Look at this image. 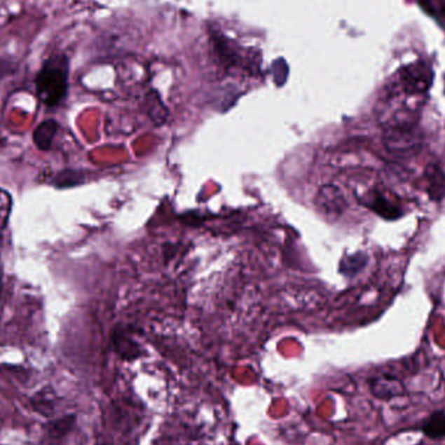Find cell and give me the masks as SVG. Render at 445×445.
Segmentation results:
<instances>
[{"mask_svg":"<svg viewBox=\"0 0 445 445\" xmlns=\"http://www.w3.org/2000/svg\"><path fill=\"white\" fill-rule=\"evenodd\" d=\"M69 59L64 54H54L46 59L34 80L38 100L46 107H57L68 94Z\"/></svg>","mask_w":445,"mask_h":445,"instance_id":"cell-1","label":"cell"},{"mask_svg":"<svg viewBox=\"0 0 445 445\" xmlns=\"http://www.w3.org/2000/svg\"><path fill=\"white\" fill-rule=\"evenodd\" d=\"M383 142L387 150L396 156H411L422 147V135L410 124H399L385 130Z\"/></svg>","mask_w":445,"mask_h":445,"instance_id":"cell-2","label":"cell"},{"mask_svg":"<svg viewBox=\"0 0 445 445\" xmlns=\"http://www.w3.org/2000/svg\"><path fill=\"white\" fill-rule=\"evenodd\" d=\"M434 81L432 68L425 62L408 64L400 71V82L406 94H425Z\"/></svg>","mask_w":445,"mask_h":445,"instance_id":"cell-3","label":"cell"},{"mask_svg":"<svg viewBox=\"0 0 445 445\" xmlns=\"http://www.w3.org/2000/svg\"><path fill=\"white\" fill-rule=\"evenodd\" d=\"M361 203L367 209L371 210L378 217L388 221L399 220L405 215V211L401 207L400 203L390 200L381 191H370L367 197L361 198Z\"/></svg>","mask_w":445,"mask_h":445,"instance_id":"cell-4","label":"cell"},{"mask_svg":"<svg viewBox=\"0 0 445 445\" xmlns=\"http://www.w3.org/2000/svg\"><path fill=\"white\" fill-rule=\"evenodd\" d=\"M369 385H370L371 393L379 400H392L395 397H401L406 393L404 383L401 382L399 378L390 374H382V375L374 376L373 379H370Z\"/></svg>","mask_w":445,"mask_h":445,"instance_id":"cell-5","label":"cell"},{"mask_svg":"<svg viewBox=\"0 0 445 445\" xmlns=\"http://www.w3.org/2000/svg\"><path fill=\"white\" fill-rule=\"evenodd\" d=\"M426 193L430 200L440 202L445 197V172L437 163H430L425 170Z\"/></svg>","mask_w":445,"mask_h":445,"instance_id":"cell-6","label":"cell"},{"mask_svg":"<svg viewBox=\"0 0 445 445\" xmlns=\"http://www.w3.org/2000/svg\"><path fill=\"white\" fill-rule=\"evenodd\" d=\"M59 130V123L55 118L43 120L36 125L33 132V142L39 151H48L53 146L56 133Z\"/></svg>","mask_w":445,"mask_h":445,"instance_id":"cell-7","label":"cell"},{"mask_svg":"<svg viewBox=\"0 0 445 445\" xmlns=\"http://www.w3.org/2000/svg\"><path fill=\"white\" fill-rule=\"evenodd\" d=\"M211 41H212L215 55L218 56L220 63L224 64L226 67H232L238 63V53L231 39H228L227 36L220 33L212 32Z\"/></svg>","mask_w":445,"mask_h":445,"instance_id":"cell-8","label":"cell"},{"mask_svg":"<svg viewBox=\"0 0 445 445\" xmlns=\"http://www.w3.org/2000/svg\"><path fill=\"white\" fill-rule=\"evenodd\" d=\"M76 425V416L67 414L63 417L50 419L45 425L46 437L50 440H60L62 437H67Z\"/></svg>","mask_w":445,"mask_h":445,"instance_id":"cell-9","label":"cell"},{"mask_svg":"<svg viewBox=\"0 0 445 445\" xmlns=\"http://www.w3.org/2000/svg\"><path fill=\"white\" fill-rule=\"evenodd\" d=\"M112 345L115 348V352L125 360H133L138 355V346L123 327H116L112 332Z\"/></svg>","mask_w":445,"mask_h":445,"instance_id":"cell-10","label":"cell"},{"mask_svg":"<svg viewBox=\"0 0 445 445\" xmlns=\"http://www.w3.org/2000/svg\"><path fill=\"white\" fill-rule=\"evenodd\" d=\"M422 432L432 440L445 437V411L435 410L422 425Z\"/></svg>","mask_w":445,"mask_h":445,"instance_id":"cell-11","label":"cell"},{"mask_svg":"<svg viewBox=\"0 0 445 445\" xmlns=\"http://www.w3.org/2000/svg\"><path fill=\"white\" fill-rule=\"evenodd\" d=\"M369 263V256L364 252H358L352 255H345L340 263V273L348 278H355L362 273Z\"/></svg>","mask_w":445,"mask_h":445,"instance_id":"cell-12","label":"cell"},{"mask_svg":"<svg viewBox=\"0 0 445 445\" xmlns=\"http://www.w3.org/2000/svg\"><path fill=\"white\" fill-rule=\"evenodd\" d=\"M85 182V174L78 170H63L55 174L51 184L56 189H69Z\"/></svg>","mask_w":445,"mask_h":445,"instance_id":"cell-13","label":"cell"},{"mask_svg":"<svg viewBox=\"0 0 445 445\" xmlns=\"http://www.w3.org/2000/svg\"><path fill=\"white\" fill-rule=\"evenodd\" d=\"M32 406L33 409L48 417L55 411L54 395L51 393H38L32 399Z\"/></svg>","mask_w":445,"mask_h":445,"instance_id":"cell-14","label":"cell"},{"mask_svg":"<svg viewBox=\"0 0 445 445\" xmlns=\"http://www.w3.org/2000/svg\"><path fill=\"white\" fill-rule=\"evenodd\" d=\"M273 81L278 86H282L289 74V67L284 59H278L273 64Z\"/></svg>","mask_w":445,"mask_h":445,"instance_id":"cell-15","label":"cell"},{"mask_svg":"<svg viewBox=\"0 0 445 445\" xmlns=\"http://www.w3.org/2000/svg\"><path fill=\"white\" fill-rule=\"evenodd\" d=\"M420 4L430 15H434V16L439 15L440 18H443L445 20L444 0H437V4L434 3V0H420Z\"/></svg>","mask_w":445,"mask_h":445,"instance_id":"cell-16","label":"cell"},{"mask_svg":"<svg viewBox=\"0 0 445 445\" xmlns=\"http://www.w3.org/2000/svg\"><path fill=\"white\" fill-rule=\"evenodd\" d=\"M18 62L9 57H0V80L7 78L9 76L18 73Z\"/></svg>","mask_w":445,"mask_h":445,"instance_id":"cell-17","label":"cell"}]
</instances>
